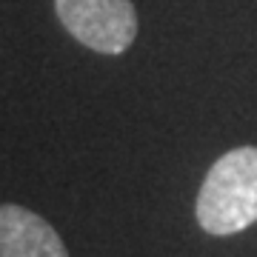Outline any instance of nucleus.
Listing matches in <instances>:
<instances>
[{
    "instance_id": "1",
    "label": "nucleus",
    "mask_w": 257,
    "mask_h": 257,
    "mask_svg": "<svg viewBox=\"0 0 257 257\" xmlns=\"http://www.w3.org/2000/svg\"><path fill=\"white\" fill-rule=\"evenodd\" d=\"M197 223L217 237L257 223V146L231 149L209 169L197 194Z\"/></svg>"
},
{
    "instance_id": "2",
    "label": "nucleus",
    "mask_w": 257,
    "mask_h": 257,
    "mask_svg": "<svg viewBox=\"0 0 257 257\" xmlns=\"http://www.w3.org/2000/svg\"><path fill=\"white\" fill-rule=\"evenodd\" d=\"M63 29L100 55H123L138 37L132 0H55Z\"/></svg>"
},
{
    "instance_id": "3",
    "label": "nucleus",
    "mask_w": 257,
    "mask_h": 257,
    "mask_svg": "<svg viewBox=\"0 0 257 257\" xmlns=\"http://www.w3.org/2000/svg\"><path fill=\"white\" fill-rule=\"evenodd\" d=\"M0 257H69V251L40 214L6 203L0 206Z\"/></svg>"
}]
</instances>
